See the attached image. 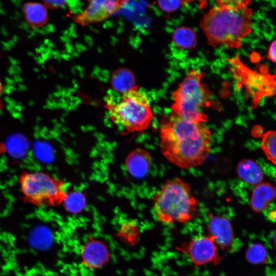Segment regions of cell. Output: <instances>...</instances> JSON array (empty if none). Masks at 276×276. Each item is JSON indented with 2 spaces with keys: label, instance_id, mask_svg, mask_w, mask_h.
<instances>
[{
  "label": "cell",
  "instance_id": "44dd1931",
  "mask_svg": "<svg viewBox=\"0 0 276 276\" xmlns=\"http://www.w3.org/2000/svg\"><path fill=\"white\" fill-rule=\"evenodd\" d=\"M192 2L188 1H160L157 5L163 11L166 12H172L185 4Z\"/></svg>",
  "mask_w": 276,
  "mask_h": 276
},
{
  "label": "cell",
  "instance_id": "52a82bcc",
  "mask_svg": "<svg viewBox=\"0 0 276 276\" xmlns=\"http://www.w3.org/2000/svg\"><path fill=\"white\" fill-rule=\"evenodd\" d=\"M228 62L238 84L244 87L251 98L252 108L257 107L264 97L276 94V75L252 71L237 56L229 59Z\"/></svg>",
  "mask_w": 276,
  "mask_h": 276
},
{
  "label": "cell",
  "instance_id": "5b68a950",
  "mask_svg": "<svg viewBox=\"0 0 276 276\" xmlns=\"http://www.w3.org/2000/svg\"><path fill=\"white\" fill-rule=\"evenodd\" d=\"M203 76L204 74L198 70L189 72L172 94V113L195 123L208 121V116L201 108L209 104L211 94L208 86L202 83Z\"/></svg>",
  "mask_w": 276,
  "mask_h": 276
},
{
  "label": "cell",
  "instance_id": "277c9868",
  "mask_svg": "<svg viewBox=\"0 0 276 276\" xmlns=\"http://www.w3.org/2000/svg\"><path fill=\"white\" fill-rule=\"evenodd\" d=\"M119 95L116 99L111 96L107 98L104 105L111 122L127 133L146 129L152 120L153 113L146 93L136 85Z\"/></svg>",
  "mask_w": 276,
  "mask_h": 276
},
{
  "label": "cell",
  "instance_id": "6da1fadb",
  "mask_svg": "<svg viewBox=\"0 0 276 276\" xmlns=\"http://www.w3.org/2000/svg\"><path fill=\"white\" fill-rule=\"evenodd\" d=\"M212 134L202 123L172 113L160 125V149L171 163L186 169L203 163L210 151Z\"/></svg>",
  "mask_w": 276,
  "mask_h": 276
},
{
  "label": "cell",
  "instance_id": "4fadbf2b",
  "mask_svg": "<svg viewBox=\"0 0 276 276\" xmlns=\"http://www.w3.org/2000/svg\"><path fill=\"white\" fill-rule=\"evenodd\" d=\"M276 198V187L269 182H262L254 189L250 200L252 210L257 213L265 210Z\"/></svg>",
  "mask_w": 276,
  "mask_h": 276
},
{
  "label": "cell",
  "instance_id": "8fae6325",
  "mask_svg": "<svg viewBox=\"0 0 276 276\" xmlns=\"http://www.w3.org/2000/svg\"><path fill=\"white\" fill-rule=\"evenodd\" d=\"M82 260L89 268H98L108 260L109 252L101 241L91 240L86 242L81 250Z\"/></svg>",
  "mask_w": 276,
  "mask_h": 276
},
{
  "label": "cell",
  "instance_id": "603a6c76",
  "mask_svg": "<svg viewBox=\"0 0 276 276\" xmlns=\"http://www.w3.org/2000/svg\"><path fill=\"white\" fill-rule=\"evenodd\" d=\"M268 58L271 61L276 63V39L271 43L269 47Z\"/></svg>",
  "mask_w": 276,
  "mask_h": 276
},
{
  "label": "cell",
  "instance_id": "2e32d148",
  "mask_svg": "<svg viewBox=\"0 0 276 276\" xmlns=\"http://www.w3.org/2000/svg\"><path fill=\"white\" fill-rule=\"evenodd\" d=\"M237 170L239 177L250 185H258L263 179L261 168L250 159H244L240 161Z\"/></svg>",
  "mask_w": 276,
  "mask_h": 276
},
{
  "label": "cell",
  "instance_id": "9a60e30c",
  "mask_svg": "<svg viewBox=\"0 0 276 276\" xmlns=\"http://www.w3.org/2000/svg\"><path fill=\"white\" fill-rule=\"evenodd\" d=\"M110 83L114 90L123 94L136 86L133 73L126 68L115 70L110 77Z\"/></svg>",
  "mask_w": 276,
  "mask_h": 276
},
{
  "label": "cell",
  "instance_id": "ba28073f",
  "mask_svg": "<svg viewBox=\"0 0 276 276\" xmlns=\"http://www.w3.org/2000/svg\"><path fill=\"white\" fill-rule=\"evenodd\" d=\"M218 247L210 236L200 235L177 249L188 255L194 266L199 267L208 264L216 265L221 261Z\"/></svg>",
  "mask_w": 276,
  "mask_h": 276
},
{
  "label": "cell",
  "instance_id": "cb8c5ba5",
  "mask_svg": "<svg viewBox=\"0 0 276 276\" xmlns=\"http://www.w3.org/2000/svg\"><path fill=\"white\" fill-rule=\"evenodd\" d=\"M4 86L3 84V82L0 78V109L3 107V102H2V96L4 93Z\"/></svg>",
  "mask_w": 276,
  "mask_h": 276
},
{
  "label": "cell",
  "instance_id": "ac0fdd59",
  "mask_svg": "<svg viewBox=\"0 0 276 276\" xmlns=\"http://www.w3.org/2000/svg\"><path fill=\"white\" fill-rule=\"evenodd\" d=\"M245 258L247 261L253 264H264L268 261L266 248L259 243L252 244L247 248Z\"/></svg>",
  "mask_w": 276,
  "mask_h": 276
},
{
  "label": "cell",
  "instance_id": "30bf717a",
  "mask_svg": "<svg viewBox=\"0 0 276 276\" xmlns=\"http://www.w3.org/2000/svg\"><path fill=\"white\" fill-rule=\"evenodd\" d=\"M208 236L218 247L230 250L234 246L235 237L230 221L225 217L209 214Z\"/></svg>",
  "mask_w": 276,
  "mask_h": 276
},
{
  "label": "cell",
  "instance_id": "7a4b0ae2",
  "mask_svg": "<svg viewBox=\"0 0 276 276\" xmlns=\"http://www.w3.org/2000/svg\"><path fill=\"white\" fill-rule=\"evenodd\" d=\"M249 1H217L201 20L209 44L239 49L252 31L253 12Z\"/></svg>",
  "mask_w": 276,
  "mask_h": 276
},
{
  "label": "cell",
  "instance_id": "9c48e42d",
  "mask_svg": "<svg viewBox=\"0 0 276 276\" xmlns=\"http://www.w3.org/2000/svg\"><path fill=\"white\" fill-rule=\"evenodd\" d=\"M127 1L93 0L88 1L87 6L73 17L74 21L82 26L100 22L120 11Z\"/></svg>",
  "mask_w": 276,
  "mask_h": 276
},
{
  "label": "cell",
  "instance_id": "7c38bea8",
  "mask_svg": "<svg viewBox=\"0 0 276 276\" xmlns=\"http://www.w3.org/2000/svg\"><path fill=\"white\" fill-rule=\"evenodd\" d=\"M152 163V157L148 151L142 149H136L128 155L125 165L130 175L141 178L147 175Z\"/></svg>",
  "mask_w": 276,
  "mask_h": 276
},
{
  "label": "cell",
  "instance_id": "8992f818",
  "mask_svg": "<svg viewBox=\"0 0 276 276\" xmlns=\"http://www.w3.org/2000/svg\"><path fill=\"white\" fill-rule=\"evenodd\" d=\"M20 184L25 197L38 204H59L67 194V184L64 181L43 172L26 173L21 176Z\"/></svg>",
  "mask_w": 276,
  "mask_h": 276
},
{
  "label": "cell",
  "instance_id": "5bb4252c",
  "mask_svg": "<svg viewBox=\"0 0 276 276\" xmlns=\"http://www.w3.org/2000/svg\"><path fill=\"white\" fill-rule=\"evenodd\" d=\"M47 8L43 4L28 3L24 4L23 11L28 24L33 28L45 25L49 19Z\"/></svg>",
  "mask_w": 276,
  "mask_h": 276
},
{
  "label": "cell",
  "instance_id": "e0dca14e",
  "mask_svg": "<svg viewBox=\"0 0 276 276\" xmlns=\"http://www.w3.org/2000/svg\"><path fill=\"white\" fill-rule=\"evenodd\" d=\"M175 45L180 49L190 50L196 45V35L191 28L181 27L175 29L172 34Z\"/></svg>",
  "mask_w": 276,
  "mask_h": 276
},
{
  "label": "cell",
  "instance_id": "3957f363",
  "mask_svg": "<svg viewBox=\"0 0 276 276\" xmlns=\"http://www.w3.org/2000/svg\"><path fill=\"white\" fill-rule=\"evenodd\" d=\"M152 200L156 219L165 224L186 223L197 213L198 202L190 185L177 177L168 180Z\"/></svg>",
  "mask_w": 276,
  "mask_h": 276
},
{
  "label": "cell",
  "instance_id": "7402d4cb",
  "mask_svg": "<svg viewBox=\"0 0 276 276\" xmlns=\"http://www.w3.org/2000/svg\"><path fill=\"white\" fill-rule=\"evenodd\" d=\"M44 5L47 8L50 9H59L64 7L67 3L65 1H43Z\"/></svg>",
  "mask_w": 276,
  "mask_h": 276
},
{
  "label": "cell",
  "instance_id": "ffe728a7",
  "mask_svg": "<svg viewBox=\"0 0 276 276\" xmlns=\"http://www.w3.org/2000/svg\"><path fill=\"white\" fill-rule=\"evenodd\" d=\"M63 203L65 208L69 212L78 213L84 208L85 198L84 195L79 192H72L67 193Z\"/></svg>",
  "mask_w": 276,
  "mask_h": 276
},
{
  "label": "cell",
  "instance_id": "d6986e66",
  "mask_svg": "<svg viewBox=\"0 0 276 276\" xmlns=\"http://www.w3.org/2000/svg\"><path fill=\"white\" fill-rule=\"evenodd\" d=\"M261 146L267 159L276 165V131L266 132L263 136Z\"/></svg>",
  "mask_w": 276,
  "mask_h": 276
},
{
  "label": "cell",
  "instance_id": "d4e9b609",
  "mask_svg": "<svg viewBox=\"0 0 276 276\" xmlns=\"http://www.w3.org/2000/svg\"><path fill=\"white\" fill-rule=\"evenodd\" d=\"M272 240L273 246L276 249V229H275L272 233Z\"/></svg>",
  "mask_w": 276,
  "mask_h": 276
}]
</instances>
